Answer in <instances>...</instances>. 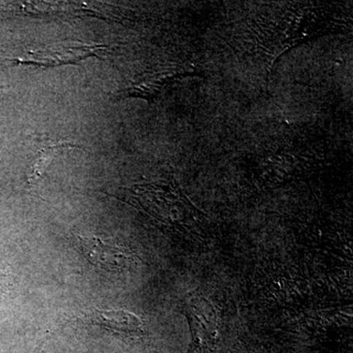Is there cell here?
<instances>
[{"mask_svg":"<svg viewBox=\"0 0 353 353\" xmlns=\"http://www.w3.org/2000/svg\"><path fill=\"white\" fill-rule=\"evenodd\" d=\"M183 311L192 332V347L188 353H209L217 341L218 317L215 308L205 297L192 294L183 304Z\"/></svg>","mask_w":353,"mask_h":353,"instance_id":"obj_1","label":"cell"},{"mask_svg":"<svg viewBox=\"0 0 353 353\" xmlns=\"http://www.w3.org/2000/svg\"><path fill=\"white\" fill-rule=\"evenodd\" d=\"M76 245L90 264L106 272L128 270L136 263L134 253L108 239L76 234Z\"/></svg>","mask_w":353,"mask_h":353,"instance_id":"obj_2","label":"cell"},{"mask_svg":"<svg viewBox=\"0 0 353 353\" xmlns=\"http://www.w3.org/2000/svg\"><path fill=\"white\" fill-rule=\"evenodd\" d=\"M67 323H82L85 325H94L102 327L125 336H138L143 334V322L139 316L126 310H117V309L94 308L88 311H83L74 318V320H67Z\"/></svg>","mask_w":353,"mask_h":353,"instance_id":"obj_3","label":"cell"},{"mask_svg":"<svg viewBox=\"0 0 353 353\" xmlns=\"http://www.w3.org/2000/svg\"><path fill=\"white\" fill-rule=\"evenodd\" d=\"M32 139H34L36 145L38 146V150H37L34 162L32 165L29 175H28V183L31 187H34L41 180L46 169L58 155L66 150L82 148V146L72 143V141H54L44 134H32Z\"/></svg>","mask_w":353,"mask_h":353,"instance_id":"obj_4","label":"cell"}]
</instances>
